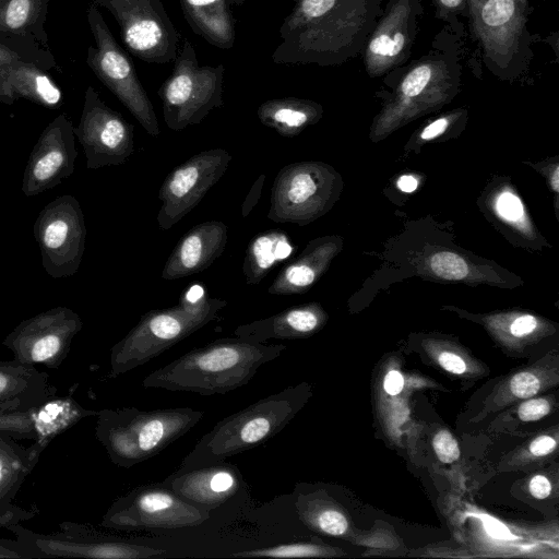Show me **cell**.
<instances>
[{
	"label": "cell",
	"mask_w": 559,
	"mask_h": 559,
	"mask_svg": "<svg viewBox=\"0 0 559 559\" xmlns=\"http://www.w3.org/2000/svg\"><path fill=\"white\" fill-rule=\"evenodd\" d=\"M383 0H295L281 27L276 63L335 66L362 52Z\"/></svg>",
	"instance_id": "cell-1"
},
{
	"label": "cell",
	"mask_w": 559,
	"mask_h": 559,
	"mask_svg": "<svg viewBox=\"0 0 559 559\" xmlns=\"http://www.w3.org/2000/svg\"><path fill=\"white\" fill-rule=\"evenodd\" d=\"M285 349L283 344L237 336L218 338L151 372L142 385L204 396L226 394L247 384L262 365L278 358Z\"/></svg>",
	"instance_id": "cell-2"
},
{
	"label": "cell",
	"mask_w": 559,
	"mask_h": 559,
	"mask_svg": "<svg viewBox=\"0 0 559 559\" xmlns=\"http://www.w3.org/2000/svg\"><path fill=\"white\" fill-rule=\"evenodd\" d=\"M307 396L306 383L290 385L223 418L201 437L179 469L223 462L263 445L293 420Z\"/></svg>",
	"instance_id": "cell-3"
},
{
	"label": "cell",
	"mask_w": 559,
	"mask_h": 559,
	"mask_svg": "<svg viewBox=\"0 0 559 559\" xmlns=\"http://www.w3.org/2000/svg\"><path fill=\"white\" fill-rule=\"evenodd\" d=\"M226 305L225 299L209 297L205 288L194 283L176 306L142 314L135 326L114 346L111 374H121L154 359L213 321Z\"/></svg>",
	"instance_id": "cell-4"
},
{
	"label": "cell",
	"mask_w": 559,
	"mask_h": 559,
	"mask_svg": "<svg viewBox=\"0 0 559 559\" xmlns=\"http://www.w3.org/2000/svg\"><path fill=\"white\" fill-rule=\"evenodd\" d=\"M204 412L191 407L106 411L99 436L111 460L130 467L144 462L191 430Z\"/></svg>",
	"instance_id": "cell-5"
},
{
	"label": "cell",
	"mask_w": 559,
	"mask_h": 559,
	"mask_svg": "<svg viewBox=\"0 0 559 559\" xmlns=\"http://www.w3.org/2000/svg\"><path fill=\"white\" fill-rule=\"evenodd\" d=\"M225 67L200 66L192 44L185 39L171 74L158 90L168 129L181 131L201 123L224 105Z\"/></svg>",
	"instance_id": "cell-6"
},
{
	"label": "cell",
	"mask_w": 559,
	"mask_h": 559,
	"mask_svg": "<svg viewBox=\"0 0 559 559\" xmlns=\"http://www.w3.org/2000/svg\"><path fill=\"white\" fill-rule=\"evenodd\" d=\"M471 28L495 74L518 75L530 55L527 0H467Z\"/></svg>",
	"instance_id": "cell-7"
},
{
	"label": "cell",
	"mask_w": 559,
	"mask_h": 559,
	"mask_svg": "<svg viewBox=\"0 0 559 559\" xmlns=\"http://www.w3.org/2000/svg\"><path fill=\"white\" fill-rule=\"evenodd\" d=\"M86 17L95 41V46L87 48V66L141 127L150 135L157 136L160 130L154 107L131 59L115 39L94 2L88 5Z\"/></svg>",
	"instance_id": "cell-8"
},
{
	"label": "cell",
	"mask_w": 559,
	"mask_h": 559,
	"mask_svg": "<svg viewBox=\"0 0 559 559\" xmlns=\"http://www.w3.org/2000/svg\"><path fill=\"white\" fill-rule=\"evenodd\" d=\"M338 190V177L326 164H288L274 178L266 217L276 223L307 225L332 206Z\"/></svg>",
	"instance_id": "cell-9"
},
{
	"label": "cell",
	"mask_w": 559,
	"mask_h": 559,
	"mask_svg": "<svg viewBox=\"0 0 559 559\" xmlns=\"http://www.w3.org/2000/svg\"><path fill=\"white\" fill-rule=\"evenodd\" d=\"M117 21L128 50L142 61L168 63L179 52L180 33L162 0H93Z\"/></svg>",
	"instance_id": "cell-10"
},
{
	"label": "cell",
	"mask_w": 559,
	"mask_h": 559,
	"mask_svg": "<svg viewBox=\"0 0 559 559\" xmlns=\"http://www.w3.org/2000/svg\"><path fill=\"white\" fill-rule=\"evenodd\" d=\"M33 231L41 265L50 277H69L79 271L87 230L82 207L73 195H60L45 205Z\"/></svg>",
	"instance_id": "cell-11"
},
{
	"label": "cell",
	"mask_w": 559,
	"mask_h": 559,
	"mask_svg": "<svg viewBox=\"0 0 559 559\" xmlns=\"http://www.w3.org/2000/svg\"><path fill=\"white\" fill-rule=\"evenodd\" d=\"M383 120L396 122L447 102L455 93L461 67L453 51L437 48L403 72Z\"/></svg>",
	"instance_id": "cell-12"
},
{
	"label": "cell",
	"mask_w": 559,
	"mask_h": 559,
	"mask_svg": "<svg viewBox=\"0 0 559 559\" xmlns=\"http://www.w3.org/2000/svg\"><path fill=\"white\" fill-rule=\"evenodd\" d=\"M211 511L154 483L132 489L111 508L107 523L124 530H176L204 523Z\"/></svg>",
	"instance_id": "cell-13"
},
{
	"label": "cell",
	"mask_w": 559,
	"mask_h": 559,
	"mask_svg": "<svg viewBox=\"0 0 559 559\" xmlns=\"http://www.w3.org/2000/svg\"><path fill=\"white\" fill-rule=\"evenodd\" d=\"M74 134L83 147L86 168L122 165L134 154V128L88 86Z\"/></svg>",
	"instance_id": "cell-14"
},
{
	"label": "cell",
	"mask_w": 559,
	"mask_h": 559,
	"mask_svg": "<svg viewBox=\"0 0 559 559\" xmlns=\"http://www.w3.org/2000/svg\"><path fill=\"white\" fill-rule=\"evenodd\" d=\"M231 158L224 148H211L175 167L158 191L162 202L157 214L159 229H170L189 214L223 177Z\"/></svg>",
	"instance_id": "cell-15"
},
{
	"label": "cell",
	"mask_w": 559,
	"mask_h": 559,
	"mask_svg": "<svg viewBox=\"0 0 559 559\" xmlns=\"http://www.w3.org/2000/svg\"><path fill=\"white\" fill-rule=\"evenodd\" d=\"M421 13L419 0H389L362 50L370 76L392 72L408 60Z\"/></svg>",
	"instance_id": "cell-16"
},
{
	"label": "cell",
	"mask_w": 559,
	"mask_h": 559,
	"mask_svg": "<svg viewBox=\"0 0 559 559\" xmlns=\"http://www.w3.org/2000/svg\"><path fill=\"white\" fill-rule=\"evenodd\" d=\"M78 157L72 120L58 115L40 133L22 178V192L35 197L53 189L74 171Z\"/></svg>",
	"instance_id": "cell-17"
},
{
	"label": "cell",
	"mask_w": 559,
	"mask_h": 559,
	"mask_svg": "<svg viewBox=\"0 0 559 559\" xmlns=\"http://www.w3.org/2000/svg\"><path fill=\"white\" fill-rule=\"evenodd\" d=\"M163 486L189 503L212 511L231 499L242 487V474L225 461L190 469H177Z\"/></svg>",
	"instance_id": "cell-18"
},
{
	"label": "cell",
	"mask_w": 559,
	"mask_h": 559,
	"mask_svg": "<svg viewBox=\"0 0 559 559\" xmlns=\"http://www.w3.org/2000/svg\"><path fill=\"white\" fill-rule=\"evenodd\" d=\"M227 243V226L207 221L189 229L177 242L162 271L167 281L187 277L209 269L222 255Z\"/></svg>",
	"instance_id": "cell-19"
},
{
	"label": "cell",
	"mask_w": 559,
	"mask_h": 559,
	"mask_svg": "<svg viewBox=\"0 0 559 559\" xmlns=\"http://www.w3.org/2000/svg\"><path fill=\"white\" fill-rule=\"evenodd\" d=\"M325 314L316 302L287 308L271 317L238 325L237 337L266 343L270 340H295L309 336L324 322Z\"/></svg>",
	"instance_id": "cell-20"
},
{
	"label": "cell",
	"mask_w": 559,
	"mask_h": 559,
	"mask_svg": "<svg viewBox=\"0 0 559 559\" xmlns=\"http://www.w3.org/2000/svg\"><path fill=\"white\" fill-rule=\"evenodd\" d=\"M50 0H0V40L26 48H49L45 29Z\"/></svg>",
	"instance_id": "cell-21"
},
{
	"label": "cell",
	"mask_w": 559,
	"mask_h": 559,
	"mask_svg": "<svg viewBox=\"0 0 559 559\" xmlns=\"http://www.w3.org/2000/svg\"><path fill=\"white\" fill-rule=\"evenodd\" d=\"M338 248L335 237L310 241L299 257L281 269L267 293L283 296L306 293L325 272Z\"/></svg>",
	"instance_id": "cell-22"
},
{
	"label": "cell",
	"mask_w": 559,
	"mask_h": 559,
	"mask_svg": "<svg viewBox=\"0 0 559 559\" xmlns=\"http://www.w3.org/2000/svg\"><path fill=\"white\" fill-rule=\"evenodd\" d=\"M246 0H179L192 31L207 43L229 49L235 41V9Z\"/></svg>",
	"instance_id": "cell-23"
},
{
	"label": "cell",
	"mask_w": 559,
	"mask_h": 559,
	"mask_svg": "<svg viewBox=\"0 0 559 559\" xmlns=\"http://www.w3.org/2000/svg\"><path fill=\"white\" fill-rule=\"evenodd\" d=\"M322 114L320 105L296 97L270 99L262 103L257 116L260 122L274 129L281 136L293 138L317 122Z\"/></svg>",
	"instance_id": "cell-24"
},
{
	"label": "cell",
	"mask_w": 559,
	"mask_h": 559,
	"mask_svg": "<svg viewBox=\"0 0 559 559\" xmlns=\"http://www.w3.org/2000/svg\"><path fill=\"white\" fill-rule=\"evenodd\" d=\"M4 83L17 100L25 98L47 108L58 107L63 94L49 72L26 61H16L4 72Z\"/></svg>",
	"instance_id": "cell-25"
},
{
	"label": "cell",
	"mask_w": 559,
	"mask_h": 559,
	"mask_svg": "<svg viewBox=\"0 0 559 559\" xmlns=\"http://www.w3.org/2000/svg\"><path fill=\"white\" fill-rule=\"evenodd\" d=\"M294 252L288 235L271 229L254 236L247 246L242 272L248 285L259 284L280 262Z\"/></svg>",
	"instance_id": "cell-26"
},
{
	"label": "cell",
	"mask_w": 559,
	"mask_h": 559,
	"mask_svg": "<svg viewBox=\"0 0 559 559\" xmlns=\"http://www.w3.org/2000/svg\"><path fill=\"white\" fill-rule=\"evenodd\" d=\"M16 61L33 63L48 72L57 68V61L50 48L26 49L0 40V103L5 105H12L16 100L4 83V72Z\"/></svg>",
	"instance_id": "cell-27"
},
{
	"label": "cell",
	"mask_w": 559,
	"mask_h": 559,
	"mask_svg": "<svg viewBox=\"0 0 559 559\" xmlns=\"http://www.w3.org/2000/svg\"><path fill=\"white\" fill-rule=\"evenodd\" d=\"M325 555V549L311 543L278 544L269 547L242 550L231 554L234 558H304L320 557Z\"/></svg>",
	"instance_id": "cell-28"
},
{
	"label": "cell",
	"mask_w": 559,
	"mask_h": 559,
	"mask_svg": "<svg viewBox=\"0 0 559 559\" xmlns=\"http://www.w3.org/2000/svg\"><path fill=\"white\" fill-rule=\"evenodd\" d=\"M495 210L504 222L527 230L528 223L520 198L509 190L501 191L495 199Z\"/></svg>",
	"instance_id": "cell-29"
},
{
	"label": "cell",
	"mask_w": 559,
	"mask_h": 559,
	"mask_svg": "<svg viewBox=\"0 0 559 559\" xmlns=\"http://www.w3.org/2000/svg\"><path fill=\"white\" fill-rule=\"evenodd\" d=\"M429 266L437 276L445 280H463L469 273L465 260L449 251L433 254L429 260Z\"/></svg>",
	"instance_id": "cell-30"
},
{
	"label": "cell",
	"mask_w": 559,
	"mask_h": 559,
	"mask_svg": "<svg viewBox=\"0 0 559 559\" xmlns=\"http://www.w3.org/2000/svg\"><path fill=\"white\" fill-rule=\"evenodd\" d=\"M432 447L442 463H453L460 456L459 444L448 430H441L435 436Z\"/></svg>",
	"instance_id": "cell-31"
},
{
	"label": "cell",
	"mask_w": 559,
	"mask_h": 559,
	"mask_svg": "<svg viewBox=\"0 0 559 559\" xmlns=\"http://www.w3.org/2000/svg\"><path fill=\"white\" fill-rule=\"evenodd\" d=\"M438 17L455 26L459 17H468L467 0H433Z\"/></svg>",
	"instance_id": "cell-32"
},
{
	"label": "cell",
	"mask_w": 559,
	"mask_h": 559,
	"mask_svg": "<svg viewBox=\"0 0 559 559\" xmlns=\"http://www.w3.org/2000/svg\"><path fill=\"white\" fill-rule=\"evenodd\" d=\"M539 388V380L531 372L516 373L510 381L511 392L520 399H526L535 395Z\"/></svg>",
	"instance_id": "cell-33"
},
{
	"label": "cell",
	"mask_w": 559,
	"mask_h": 559,
	"mask_svg": "<svg viewBox=\"0 0 559 559\" xmlns=\"http://www.w3.org/2000/svg\"><path fill=\"white\" fill-rule=\"evenodd\" d=\"M550 412V405L546 400L536 399L524 402L520 405L518 414L523 421L542 419Z\"/></svg>",
	"instance_id": "cell-34"
},
{
	"label": "cell",
	"mask_w": 559,
	"mask_h": 559,
	"mask_svg": "<svg viewBox=\"0 0 559 559\" xmlns=\"http://www.w3.org/2000/svg\"><path fill=\"white\" fill-rule=\"evenodd\" d=\"M264 180L265 175L262 174L259 176V178L254 181L253 186L251 187L241 206L242 217L248 216V214H250L252 209L257 205L262 192Z\"/></svg>",
	"instance_id": "cell-35"
},
{
	"label": "cell",
	"mask_w": 559,
	"mask_h": 559,
	"mask_svg": "<svg viewBox=\"0 0 559 559\" xmlns=\"http://www.w3.org/2000/svg\"><path fill=\"white\" fill-rule=\"evenodd\" d=\"M537 326V321L533 316L524 314L516 318L510 325V332L516 337L531 334Z\"/></svg>",
	"instance_id": "cell-36"
},
{
	"label": "cell",
	"mask_w": 559,
	"mask_h": 559,
	"mask_svg": "<svg viewBox=\"0 0 559 559\" xmlns=\"http://www.w3.org/2000/svg\"><path fill=\"white\" fill-rule=\"evenodd\" d=\"M438 361L444 370L451 373L460 374L466 369L465 361L453 353H441L438 357Z\"/></svg>",
	"instance_id": "cell-37"
},
{
	"label": "cell",
	"mask_w": 559,
	"mask_h": 559,
	"mask_svg": "<svg viewBox=\"0 0 559 559\" xmlns=\"http://www.w3.org/2000/svg\"><path fill=\"white\" fill-rule=\"evenodd\" d=\"M530 491L537 499L547 498L551 491V484L545 476L536 475L530 481Z\"/></svg>",
	"instance_id": "cell-38"
},
{
	"label": "cell",
	"mask_w": 559,
	"mask_h": 559,
	"mask_svg": "<svg viewBox=\"0 0 559 559\" xmlns=\"http://www.w3.org/2000/svg\"><path fill=\"white\" fill-rule=\"evenodd\" d=\"M450 120L448 117H440L430 122L420 133L423 140H432L442 134L449 127Z\"/></svg>",
	"instance_id": "cell-39"
},
{
	"label": "cell",
	"mask_w": 559,
	"mask_h": 559,
	"mask_svg": "<svg viewBox=\"0 0 559 559\" xmlns=\"http://www.w3.org/2000/svg\"><path fill=\"white\" fill-rule=\"evenodd\" d=\"M557 442L550 436H540L530 445V451L537 456L546 455L555 450Z\"/></svg>",
	"instance_id": "cell-40"
},
{
	"label": "cell",
	"mask_w": 559,
	"mask_h": 559,
	"mask_svg": "<svg viewBox=\"0 0 559 559\" xmlns=\"http://www.w3.org/2000/svg\"><path fill=\"white\" fill-rule=\"evenodd\" d=\"M403 386L404 379L399 371L391 370L386 373L383 388L389 395H397L403 390Z\"/></svg>",
	"instance_id": "cell-41"
},
{
	"label": "cell",
	"mask_w": 559,
	"mask_h": 559,
	"mask_svg": "<svg viewBox=\"0 0 559 559\" xmlns=\"http://www.w3.org/2000/svg\"><path fill=\"white\" fill-rule=\"evenodd\" d=\"M418 181L411 175H404L397 180V187L403 192H413L416 190Z\"/></svg>",
	"instance_id": "cell-42"
},
{
	"label": "cell",
	"mask_w": 559,
	"mask_h": 559,
	"mask_svg": "<svg viewBox=\"0 0 559 559\" xmlns=\"http://www.w3.org/2000/svg\"><path fill=\"white\" fill-rule=\"evenodd\" d=\"M552 187L556 191H558V169H556L554 173Z\"/></svg>",
	"instance_id": "cell-43"
},
{
	"label": "cell",
	"mask_w": 559,
	"mask_h": 559,
	"mask_svg": "<svg viewBox=\"0 0 559 559\" xmlns=\"http://www.w3.org/2000/svg\"><path fill=\"white\" fill-rule=\"evenodd\" d=\"M7 385V379L0 374V392L5 388Z\"/></svg>",
	"instance_id": "cell-44"
},
{
	"label": "cell",
	"mask_w": 559,
	"mask_h": 559,
	"mask_svg": "<svg viewBox=\"0 0 559 559\" xmlns=\"http://www.w3.org/2000/svg\"><path fill=\"white\" fill-rule=\"evenodd\" d=\"M2 476H3V464H2V460L0 459V481L2 479Z\"/></svg>",
	"instance_id": "cell-45"
}]
</instances>
